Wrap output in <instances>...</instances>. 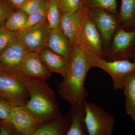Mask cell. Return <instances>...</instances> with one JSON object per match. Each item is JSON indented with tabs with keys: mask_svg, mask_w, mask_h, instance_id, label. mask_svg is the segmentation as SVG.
I'll return each mask as SVG.
<instances>
[{
	"mask_svg": "<svg viewBox=\"0 0 135 135\" xmlns=\"http://www.w3.org/2000/svg\"><path fill=\"white\" fill-rule=\"evenodd\" d=\"M22 76L29 95L24 106L41 125L62 117L55 94L46 80L23 74Z\"/></svg>",
	"mask_w": 135,
	"mask_h": 135,
	"instance_id": "1",
	"label": "cell"
},
{
	"mask_svg": "<svg viewBox=\"0 0 135 135\" xmlns=\"http://www.w3.org/2000/svg\"><path fill=\"white\" fill-rule=\"evenodd\" d=\"M92 68L83 48L79 45L75 46L67 75L58 86V93L61 99L71 105L83 103L86 101L88 94L84 82L88 72Z\"/></svg>",
	"mask_w": 135,
	"mask_h": 135,
	"instance_id": "2",
	"label": "cell"
},
{
	"mask_svg": "<svg viewBox=\"0 0 135 135\" xmlns=\"http://www.w3.org/2000/svg\"><path fill=\"white\" fill-rule=\"evenodd\" d=\"M84 50L87 59L92 67L99 68L109 74L112 79L114 90H122L125 78L128 74L135 71V62H131L128 59L107 61Z\"/></svg>",
	"mask_w": 135,
	"mask_h": 135,
	"instance_id": "3",
	"label": "cell"
},
{
	"mask_svg": "<svg viewBox=\"0 0 135 135\" xmlns=\"http://www.w3.org/2000/svg\"><path fill=\"white\" fill-rule=\"evenodd\" d=\"M86 122L89 135H111L115 125V118L101 107L85 101Z\"/></svg>",
	"mask_w": 135,
	"mask_h": 135,
	"instance_id": "4",
	"label": "cell"
},
{
	"mask_svg": "<svg viewBox=\"0 0 135 135\" xmlns=\"http://www.w3.org/2000/svg\"><path fill=\"white\" fill-rule=\"evenodd\" d=\"M0 96L14 106L25 105L29 95L22 74H0Z\"/></svg>",
	"mask_w": 135,
	"mask_h": 135,
	"instance_id": "5",
	"label": "cell"
},
{
	"mask_svg": "<svg viewBox=\"0 0 135 135\" xmlns=\"http://www.w3.org/2000/svg\"><path fill=\"white\" fill-rule=\"evenodd\" d=\"M135 52V27L127 31L123 27L115 32L112 46L104 51V57L109 61L133 58Z\"/></svg>",
	"mask_w": 135,
	"mask_h": 135,
	"instance_id": "6",
	"label": "cell"
},
{
	"mask_svg": "<svg viewBox=\"0 0 135 135\" xmlns=\"http://www.w3.org/2000/svg\"><path fill=\"white\" fill-rule=\"evenodd\" d=\"M51 29L47 20L23 31H18L17 38L27 51L40 52L47 48V44Z\"/></svg>",
	"mask_w": 135,
	"mask_h": 135,
	"instance_id": "7",
	"label": "cell"
},
{
	"mask_svg": "<svg viewBox=\"0 0 135 135\" xmlns=\"http://www.w3.org/2000/svg\"><path fill=\"white\" fill-rule=\"evenodd\" d=\"M88 8L84 2L76 12L62 14L60 26L73 47L78 45L80 33L88 15Z\"/></svg>",
	"mask_w": 135,
	"mask_h": 135,
	"instance_id": "8",
	"label": "cell"
},
{
	"mask_svg": "<svg viewBox=\"0 0 135 135\" xmlns=\"http://www.w3.org/2000/svg\"><path fill=\"white\" fill-rule=\"evenodd\" d=\"M78 45L104 58L103 48L101 35L88 15H87L80 33Z\"/></svg>",
	"mask_w": 135,
	"mask_h": 135,
	"instance_id": "9",
	"label": "cell"
},
{
	"mask_svg": "<svg viewBox=\"0 0 135 135\" xmlns=\"http://www.w3.org/2000/svg\"><path fill=\"white\" fill-rule=\"evenodd\" d=\"M8 120L22 135H33L41 125L24 105L13 107Z\"/></svg>",
	"mask_w": 135,
	"mask_h": 135,
	"instance_id": "10",
	"label": "cell"
},
{
	"mask_svg": "<svg viewBox=\"0 0 135 135\" xmlns=\"http://www.w3.org/2000/svg\"><path fill=\"white\" fill-rule=\"evenodd\" d=\"M107 11L98 9L89 8L88 15L95 25L103 41L108 44L117 31V20Z\"/></svg>",
	"mask_w": 135,
	"mask_h": 135,
	"instance_id": "11",
	"label": "cell"
},
{
	"mask_svg": "<svg viewBox=\"0 0 135 135\" xmlns=\"http://www.w3.org/2000/svg\"><path fill=\"white\" fill-rule=\"evenodd\" d=\"M27 51L25 46L17 38L0 54V62L9 72L22 74L20 68L22 61Z\"/></svg>",
	"mask_w": 135,
	"mask_h": 135,
	"instance_id": "12",
	"label": "cell"
},
{
	"mask_svg": "<svg viewBox=\"0 0 135 135\" xmlns=\"http://www.w3.org/2000/svg\"><path fill=\"white\" fill-rule=\"evenodd\" d=\"M20 72L27 76L45 80L52 74L42 61L39 53L29 51L22 61Z\"/></svg>",
	"mask_w": 135,
	"mask_h": 135,
	"instance_id": "13",
	"label": "cell"
},
{
	"mask_svg": "<svg viewBox=\"0 0 135 135\" xmlns=\"http://www.w3.org/2000/svg\"><path fill=\"white\" fill-rule=\"evenodd\" d=\"M47 47L54 53L70 60L74 49L60 25L51 29Z\"/></svg>",
	"mask_w": 135,
	"mask_h": 135,
	"instance_id": "14",
	"label": "cell"
},
{
	"mask_svg": "<svg viewBox=\"0 0 135 135\" xmlns=\"http://www.w3.org/2000/svg\"><path fill=\"white\" fill-rule=\"evenodd\" d=\"M84 103L71 105L68 112L70 124L66 135H89Z\"/></svg>",
	"mask_w": 135,
	"mask_h": 135,
	"instance_id": "15",
	"label": "cell"
},
{
	"mask_svg": "<svg viewBox=\"0 0 135 135\" xmlns=\"http://www.w3.org/2000/svg\"><path fill=\"white\" fill-rule=\"evenodd\" d=\"M40 57L50 71L60 74L63 78L67 75L70 60L47 48L39 52Z\"/></svg>",
	"mask_w": 135,
	"mask_h": 135,
	"instance_id": "16",
	"label": "cell"
},
{
	"mask_svg": "<svg viewBox=\"0 0 135 135\" xmlns=\"http://www.w3.org/2000/svg\"><path fill=\"white\" fill-rule=\"evenodd\" d=\"M70 124L68 113L59 119L42 124L33 135H66Z\"/></svg>",
	"mask_w": 135,
	"mask_h": 135,
	"instance_id": "17",
	"label": "cell"
},
{
	"mask_svg": "<svg viewBox=\"0 0 135 135\" xmlns=\"http://www.w3.org/2000/svg\"><path fill=\"white\" fill-rule=\"evenodd\" d=\"M122 90L126 98V112L135 123V71L125 78Z\"/></svg>",
	"mask_w": 135,
	"mask_h": 135,
	"instance_id": "18",
	"label": "cell"
},
{
	"mask_svg": "<svg viewBox=\"0 0 135 135\" xmlns=\"http://www.w3.org/2000/svg\"><path fill=\"white\" fill-rule=\"evenodd\" d=\"M29 16L21 9H15L5 22V28L12 31H20L26 23Z\"/></svg>",
	"mask_w": 135,
	"mask_h": 135,
	"instance_id": "19",
	"label": "cell"
},
{
	"mask_svg": "<svg viewBox=\"0 0 135 135\" xmlns=\"http://www.w3.org/2000/svg\"><path fill=\"white\" fill-rule=\"evenodd\" d=\"M119 17L123 27L135 25V0H122Z\"/></svg>",
	"mask_w": 135,
	"mask_h": 135,
	"instance_id": "20",
	"label": "cell"
},
{
	"mask_svg": "<svg viewBox=\"0 0 135 135\" xmlns=\"http://www.w3.org/2000/svg\"><path fill=\"white\" fill-rule=\"evenodd\" d=\"M47 21L51 29L60 25L62 14L59 8V0H47Z\"/></svg>",
	"mask_w": 135,
	"mask_h": 135,
	"instance_id": "21",
	"label": "cell"
},
{
	"mask_svg": "<svg viewBox=\"0 0 135 135\" xmlns=\"http://www.w3.org/2000/svg\"><path fill=\"white\" fill-rule=\"evenodd\" d=\"M47 10V0H45L38 9L33 14L29 15L26 23L20 31L27 29L46 20Z\"/></svg>",
	"mask_w": 135,
	"mask_h": 135,
	"instance_id": "22",
	"label": "cell"
},
{
	"mask_svg": "<svg viewBox=\"0 0 135 135\" xmlns=\"http://www.w3.org/2000/svg\"><path fill=\"white\" fill-rule=\"evenodd\" d=\"M89 8L117 13V0H84Z\"/></svg>",
	"mask_w": 135,
	"mask_h": 135,
	"instance_id": "23",
	"label": "cell"
},
{
	"mask_svg": "<svg viewBox=\"0 0 135 135\" xmlns=\"http://www.w3.org/2000/svg\"><path fill=\"white\" fill-rule=\"evenodd\" d=\"M18 31H12L3 27L0 29V54L17 38Z\"/></svg>",
	"mask_w": 135,
	"mask_h": 135,
	"instance_id": "24",
	"label": "cell"
},
{
	"mask_svg": "<svg viewBox=\"0 0 135 135\" xmlns=\"http://www.w3.org/2000/svg\"><path fill=\"white\" fill-rule=\"evenodd\" d=\"M84 3L83 0H59L60 12L62 14L76 12Z\"/></svg>",
	"mask_w": 135,
	"mask_h": 135,
	"instance_id": "25",
	"label": "cell"
},
{
	"mask_svg": "<svg viewBox=\"0 0 135 135\" xmlns=\"http://www.w3.org/2000/svg\"><path fill=\"white\" fill-rule=\"evenodd\" d=\"M15 10L8 0H0V29L5 26L8 18Z\"/></svg>",
	"mask_w": 135,
	"mask_h": 135,
	"instance_id": "26",
	"label": "cell"
},
{
	"mask_svg": "<svg viewBox=\"0 0 135 135\" xmlns=\"http://www.w3.org/2000/svg\"><path fill=\"white\" fill-rule=\"evenodd\" d=\"M13 107L10 103L0 96V121L8 120Z\"/></svg>",
	"mask_w": 135,
	"mask_h": 135,
	"instance_id": "27",
	"label": "cell"
},
{
	"mask_svg": "<svg viewBox=\"0 0 135 135\" xmlns=\"http://www.w3.org/2000/svg\"><path fill=\"white\" fill-rule=\"evenodd\" d=\"M45 0H26L20 9L24 11L28 15L33 13L37 10Z\"/></svg>",
	"mask_w": 135,
	"mask_h": 135,
	"instance_id": "28",
	"label": "cell"
},
{
	"mask_svg": "<svg viewBox=\"0 0 135 135\" xmlns=\"http://www.w3.org/2000/svg\"><path fill=\"white\" fill-rule=\"evenodd\" d=\"M21 135L8 120L0 121V135Z\"/></svg>",
	"mask_w": 135,
	"mask_h": 135,
	"instance_id": "29",
	"label": "cell"
},
{
	"mask_svg": "<svg viewBox=\"0 0 135 135\" xmlns=\"http://www.w3.org/2000/svg\"><path fill=\"white\" fill-rule=\"evenodd\" d=\"M15 9L20 8L26 0H8Z\"/></svg>",
	"mask_w": 135,
	"mask_h": 135,
	"instance_id": "30",
	"label": "cell"
},
{
	"mask_svg": "<svg viewBox=\"0 0 135 135\" xmlns=\"http://www.w3.org/2000/svg\"><path fill=\"white\" fill-rule=\"evenodd\" d=\"M9 74L13 73L9 72L0 62V74Z\"/></svg>",
	"mask_w": 135,
	"mask_h": 135,
	"instance_id": "31",
	"label": "cell"
},
{
	"mask_svg": "<svg viewBox=\"0 0 135 135\" xmlns=\"http://www.w3.org/2000/svg\"><path fill=\"white\" fill-rule=\"evenodd\" d=\"M132 59H133V61H134V62H135V52L134 54V56H133V58H132Z\"/></svg>",
	"mask_w": 135,
	"mask_h": 135,
	"instance_id": "32",
	"label": "cell"
}]
</instances>
